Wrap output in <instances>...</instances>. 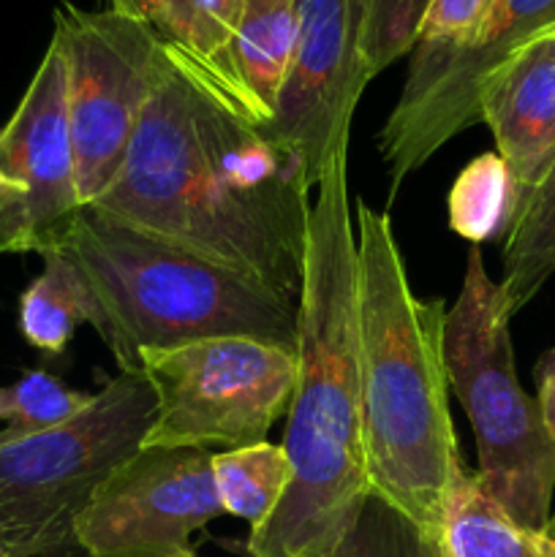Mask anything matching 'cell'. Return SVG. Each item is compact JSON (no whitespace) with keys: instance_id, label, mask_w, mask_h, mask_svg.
<instances>
[{"instance_id":"cell-9","label":"cell","mask_w":555,"mask_h":557,"mask_svg":"<svg viewBox=\"0 0 555 557\" xmlns=\"http://www.w3.org/2000/svg\"><path fill=\"white\" fill-rule=\"evenodd\" d=\"M221 515L210 449L141 446L96 490L76 536L90 557H172Z\"/></svg>"},{"instance_id":"cell-19","label":"cell","mask_w":555,"mask_h":557,"mask_svg":"<svg viewBox=\"0 0 555 557\" xmlns=\"http://www.w3.org/2000/svg\"><path fill=\"white\" fill-rule=\"evenodd\" d=\"M44 270L20 297V332L36 351L58 357L85 324V299L74 264L60 250L41 256Z\"/></svg>"},{"instance_id":"cell-25","label":"cell","mask_w":555,"mask_h":557,"mask_svg":"<svg viewBox=\"0 0 555 557\" xmlns=\"http://www.w3.org/2000/svg\"><path fill=\"white\" fill-rule=\"evenodd\" d=\"M109 3H112V9L120 11V14L150 22L152 27H156L158 14H161V0H109Z\"/></svg>"},{"instance_id":"cell-17","label":"cell","mask_w":555,"mask_h":557,"mask_svg":"<svg viewBox=\"0 0 555 557\" xmlns=\"http://www.w3.org/2000/svg\"><path fill=\"white\" fill-rule=\"evenodd\" d=\"M555 272V161L528 194L504 245V277L498 288L506 310L526 308Z\"/></svg>"},{"instance_id":"cell-24","label":"cell","mask_w":555,"mask_h":557,"mask_svg":"<svg viewBox=\"0 0 555 557\" xmlns=\"http://www.w3.org/2000/svg\"><path fill=\"white\" fill-rule=\"evenodd\" d=\"M92 395L76 392L44 370L22 375L16 384L0 386V422L11 433H38L58 428L82 411Z\"/></svg>"},{"instance_id":"cell-13","label":"cell","mask_w":555,"mask_h":557,"mask_svg":"<svg viewBox=\"0 0 555 557\" xmlns=\"http://www.w3.org/2000/svg\"><path fill=\"white\" fill-rule=\"evenodd\" d=\"M479 120L511 180V221L555 161V27L517 47L482 79Z\"/></svg>"},{"instance_id":"cell-21","label":"cell","mask_w":555,"mask_h":557,"mask_svg":"<svg viewBox=\"0 0 555 557\" xmlns=\"http://www.w3.org/2000/svg\"><path fill=\"white\" fill-rule=\"evenodd\" d=\"M446 207L449 228L471 245L509 232L511 180L498 152H484L462 169L457 183L452 185Z\"/></svg>"},{"instance_id":"cell-1","label":"cell","mask_w":555,"mask_h":557,"mask_svg":"<svg viewBox=\"0 0 555 557\" xmlns=\"http://www.w3.org/2000/svg\"><path fill=\"white\" fill-rule=\"evenodd\" d=\"M310 194L303 169L161 36L139 128L92 207L297 302Z\"/></svg>"},{"instance_id":"cell-5","label":"cell","mask_w":555,"mask_h":557,"mask_svg":"<svg viewBox=\"0 0 555 557\" xmlns=\"http://www.w3.org/2000/svg\"><path fill=\"white\" fill-rule=\"evenodd\" d=\"M156 411V389L136 370L109 381L58 428L0 430V549L9 557H90L76 520L141 449Z\"/></svg>"},{"instance_id":"cell-22","label":"cell","mask_w":555,"mask_h":557,"mask_svg":"<svg viewBox=\"0 0 555 557\" xmlns=\"http://www.w3.org/2000/svg\"><path fill=\"white\" fill-rule=\"evenodd\" d=\"M330 557H444V539L386 498L368 493L357 520Z\"/></svg>"},{"instance_id":"cell-2","label":"cell","mask_w":555,"mask_h":557,"mask_svg":"<svg viewBox=\"0 0 555 557\" xmlns=\"http://www.w3.org/2000/svg\"><path fill=\"white\" fill-rule=\"evenodd\" d=\"M283 451L292 484L250 531L248 557H330L370 493L359 389L357 228L348 210V150L326 166L305 232L297 299V384Z\"/></svg>"},{"instance_id":"cell-30","label":"cell","mask_w":555,"mask_h":557,"mask_svg":"<svg viewBox=\"0 0 555 557\" xmlns=\"http://www.w3.org/2000/svg\"><path fill=\"white\" fill-rule=\"evenodd\" d=\"M0 557H9V555H5V553H3V549H0Z\"/></svg>"},{"instance_id":"cell-10","label":"cell","mask_w":555,"mask_h":557,"mask_svg":"<svg viewBox=\"0 0 555 557\" xmlns=\"http://www.w3.org/2000/svg\"><path fill=\"white\" fill-rule=\"evenodd\" d=\"M368 82L357 0H299L297 47L275 117L261 131L303 169L313 190L332 158L348 150L351 114Z\"/></svg>"},{"instance_id":"cell-28","label":"cell","mask_w":555,"mask_h":557,"mask_svg":"<svg viewBox=\"0 0 555 557\" xmlns=\"http://www.w3.org/2000/svg\"><path fill=\"white\" fill-rule=\"evenodd\" d=\"M16 201H20V188H16V185H11L9 180L0 174V215H3L5 210H11Z\"/></svg>"},{"instance_id":"cell-12","label":"cell","mask_w":555,"mask_h":557,"mask_svg":"<svg viewBox=\"0 0 555 557\" xmlns=\"http://www.w3.org/2000/svg\"><path fill=\"white\" fill-rule=\"evenodd\" d=\"M555 27V0H493L471 41L444 65L430 90L406 112H392L379 134L392 190L411 177L452 136L479 123L484 76L517 47Z\"/></svg>"},{"instance_id":"cell-26","label":"cell","mask_w":555,"mask_h":557,"mask_svg":"<svg viewBox=\"0 0 555 557\" xmlns=\"http://www.w3.org/2000/svg\"><path fill=\"white\" fill-rule=\"evenodd\" d=\"M536 386H547L555 389V348L542 357V362L536 364Z\"/></svg>"},{"instance_id":"cell-14","label":"cell","mask_w":555,"mask_h":557,"mask_svg":"<svg viewBox=\"0 0 555 557\" xmlns=\"http://www.w3.org/2000/svg\"><path fill=\"white\" fill-rule=\"evenodd\" d=\"M243 0H161L156 30L183 49L226 107L259 128L256 109L234 69V33Z\"/></svg>"},{"instance_id":"cell-15","label":"cell","mask_w":555,"mask_h":557,"mask_svg":"<svg viewBox=\"0 0 555 557\" xmlns=\"http://www.w3.org/2000/svg\"><path fill=\"white\" fill-rule=\"evenodd\" d=\"M299 33V0H243L234 33V69L261 125L275 117L278 96Z\"/></svg>"},{"instance_id":"cell-7","label":"cell","mask_w":555,"mask_h":557,"mask_svg":"<svg viewBox=\"0 0 555 557\" xmlns=\"http://www.w3.org/2000/svg\"><path fill=\"white\" fill-rule=\"evenodd\" d=\"M139 370L158 397L156 422L141 446L264 444L288 411L297 354L256 337H207L172 348H147Z\"/></svg>"},{"instance_id":"cell-23","label":"cell","mask_w":555,"mask_h":557,"mask_svg":"<svg viewBox=\"0 0 555 557\" xmlns=\"http://www.w3.org/2000/svg\"><path fill=\"white\" fill-rule=\"evenodd\" d=\"M430 0H357L359 52L368 79L411 52Z\"/></svg>"},{"instance_id":"cell-6","label":"cell","mask_w":555,"mask_h":557,"mask_svg":"<svg viewBox=\"0 0 555 557\" xmlns=\"http://www.w3.org/2000/svg\"><path fill=\"white\" fill-rule=\"evenodd\" d=\"M509 321L498 283L473 245L460 297L446 313V375L477 435L479 482L517 525L539 533L550 525L555 438L517 381Z\"/></svg>"},{"instance_id":"cell-27","label":"cell","mask_w":555,"mask_h":557,"mask_svg":"<svg viewBox=\"0 0 555 557\" xmlns=\"http://www.w3.org/2000/svg\"><path fill=\"white\" fill-rule=\"evenodd\" d=\"M533 547H536L539 557H555V525L550 522L544 531L533 533Z\"/></svg>"},{"instance_id":"cell-4","label":"cell","mask_w":555,"mask_h":557,"mask_svg":"<svg viewBox=\"0 0 555 557\" xmlns=\"http://www.w3.org/2000/svg\"><path fill=\"white\" fill-rule=\"evenodd\" d=\"M60 253L74 264L85 324L120 373L139 370L147 348L207 337H256L297 354V302L190 250L82 207Z\"/></svg>"},{"instance_id":"cell-18","label":"cell","mask_w":555,"mask_h":557,"mask_svg":"<svg viewBox=\"0 0 555 557\" xmlns=\"http://www.w3.org/2000/svg\"><path fill=\"white\" fill-rule=\"evenodd\" d=\"M212 479L223 515L250 522V531L264 525L292 484V462L278 444L223 449L212 455Z\"/></svg>"},{"instance_id":"cell-11","label":"cell","mask_w":555,"mask_h":557,"mask_svg":"<svg viewBox=\"0 0 555 557\" xmlns=\"http://www.w3.org/2000/svg\"><path fill=\"white\" fill-rule=\"evenodd\" d=\"M0 174L20 188V201L0 215V253L44 256L60 248L85 201L65 107V63L54 41L0 128Z\"/></svg>"},{"instance_id":"cell-16","label":"cell","mask_w":555,"mask_h":557,"mask_svg":"<svg viewBox=\"0 0 555 557\" xmlns=\"http://www.w3.org/2000/svg\"><path fill=\"white\" fill-rule=\"evenodd\" d=\"M441 539L449 557H539L533 533L490 498L466 462H460L446 495Z\"/></svg>"},{"instance_id":"cell-29","label":"cell","mask_w":555,"mask_h":557,"mask_svg":"<svg viewBox=\"0 0 555 557\" xmlns=\"http://www.w3.org/2000/svg\"><path fill=\"white\" fill-rule=\"evenodd\" d=\"M172 557H196V555H194V549L188 547V549H180V553H174Z\"/></svg>"},{"instance_id":"cell-8","label":"cell","mask_w":555,"mask_h":557,"mask_svg":"<svg viewBox=\"0 0 555 557\" xmlns=\"http://www.w3.org/2000/svg\"><path fill=\"white\" fill-rule=\"evenodd\" d=\"M65 63V107L76 183L92 205L123 166L156 85L161 33L114 9H54V33Z\"/></svg>"},{"instance_id":"cell-31","label":"cell","mask_w":555,"mask_h":557,"mask_svg":"<svg viewBox=\"0 0 555 557\" xmlns=\"http://www.w3.org/2000/svg\"><path fill=\"white\" fill-rule=\"evenodd\" d=\"M444 557H449V553H446V549H444Z\"/></svg>"},{"instance_id":"cell-3","label":"cell","mask_w":555,"mask_h":557,"mask_svg":"<svg viewBox=\"0 0 555 557\" xmlns=\"http://www.w3.org/2000/svg\"><path fill=\"white\" fill-rule=\"evenodd\" d=\"M359 389L370 493L441 533L446 495L462 457L449 413L446 305L408 283L392 221L359 201Z\"/></svg>"},{"instance_id":"cell-20","label":"cell","mask_w":555,"mask_h":557,"mask_svg":"<svg viewBox=\"0 0 555 557\" xmlns=\"http://www.w3.org/2000/svg\"><path fill=\"white\" fill-rule=\"evenodd\" d=\"M490 5L493 0H430L411 49L406 85L392 112H406L430 90L444 65L471 41Z\"/></svg>"}]
</instances>
